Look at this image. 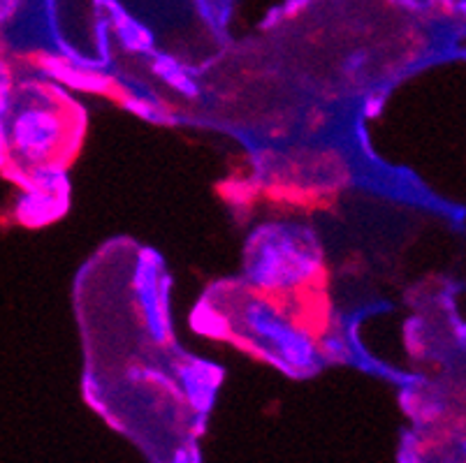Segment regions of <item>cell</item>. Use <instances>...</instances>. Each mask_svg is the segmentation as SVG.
<instances>
[{
	"mask_svg": "<svg viewBox=\"0 0 466 463\" xmlns=\"http://www.w3.org/2000/svg\"><path fill=\"white\" fill-rule=\"evenodd\" d=\"M172 276L149 246L112 239L75 280L84 347V398L114 428L165 419L186 440L209 424L223 368L179 346L169 316Z\"/></svg>",
	"mask_w": 466,
	"mask_h": 463,
	"instance_id": "1",
	"label": "cell"
},
{
	"mask_svg": "<svg viewBox=\"0 0 466 463\" xmlns=\"http://www.w3.org/2000/svg\"><path fill=\"white\" fill-rule=\"evenodd\" d=\"M190 320L195 331L232 343L295 380H307L329 364H353L400 385L406 380L404 371L364 350L358 325L329 297V286L272 292L241 276L226 278L200 297Z\"/></svg>",
	"mask_w": 466,
	"mask_h": 463,
	"instance_id": "2",
	"label": "cell"
},
{
	"mask_svg": "<svg viewBox=\"0 0 466 463\" xmlns=\"http://www.w3.org/2000/svg\"><path fill=\"white\" fill-rule=\"evenodd\" d=\"M86 133V112L63 84L0 51V172L24 190L15 216L42 227L67 209V169Z\"/></svg>",
	"mask_w": 466,
	"mask_h": 463,
	"instance_id": "3",
	"label": "cell"
},
{
	"mask_svg": "<svg viewBox=\"0 0 466 463\" xmlns=\"http://www.w3.org/2000/svg\"><path fill=\"white\" fill-rule=\"evenodd\" d=\"M272 292H304L329 286L325 244L302 223H267L248 237L244 276Z\"/></svg>",
	"mask_w": 466,
	"mask_h": 463,
	"instance_id": "4",
	"label": "cell"
},
{
	"mask_svg": "<svg viewBox=\"0 0 466 463\" xmlns=\"http://www.w3.org/2000/svg\"><path fill=\"white\" fill-rule=\"evenodd\" d=\"M397 463H431L430 448L413 428L404 431L401 436L400 448H397Z\"/></svg>",
	"mask_w": 466,
	"mask_h": 463,
	"instance_id": "5",
	"label": "cell"
},
{
	"mask_svg": "<svg viewBox=\"0 0 466 463\" xmlns=\"http://www.w3.org/2000/svg\"><path fill=\"white\" fill-rule=\"evenodd\" d=\"M165 463H202V449L198 440H186L167 452Z\"/></svg>",
	"mask_w": 466,
	"mask_h": 463,
	"instance_id": "6",
	"label": "cell"
}]
</instances>
